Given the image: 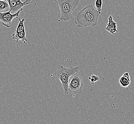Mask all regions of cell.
<instances>
[{
	"instance_id": "1",
	"label": "cell",
	"mask_w": 134,
	"mask_h": 124,
	"mask_svg": "<svg viewBox=\"0 0 134 124\" xmlns=\"http://www.w3.org/2000/svg\"><path fill=\"white\" fill-rule=\"evenodd\" d=\"M101 12H99L92 4L86 6L76 14L75 23L79 28L94 27L97 25L99 16Z\"/></svg>"
},
{
	"instance_id": "2",
	"label": "cell",
	"mask_w": 134,
	"mask_h": 124,
	"mask_svg": "<svg viewBox=\"0 0 134 124\" xmlns=\"http://www.w3.org/2000/svg\"><path fill=\"white\" fill-rule=\"evenodd\" d=\"M79 71V67L78 66L66 67L62 65H59L55 71V75L62 83L65 94H69V83L70 78Z\"/></svg>"
},
{
	"instance_id": "3",
	"label": "cell",
	"mask_w": 134,
	"mask_h": 124,
	"mask_svg": "<svg viewBox=\"0 0 134 124\" xmlns=\"http://www.w3.org/2000/svg\"><path fill=\"white\" fill-rule=\"evenodd\" d=\"M58 4L61 16L59 21L69 22L72 19V13L79 5L80 0H55Z\"/></svg>"
},
{
	"instance_id": "4",
	"label": "cell",
	"mask_w": 134,
	"mask_h": 124,
	"mask_svg": "<svg viewBox=\"0 0 134 124\" xmlns=\"http://www.w3.org/2000/svg\"><path fill=\"white\" fill-rule=\"evenodd\" d=\"M83 75L79 71L70 78L69 83V91L73 94H79L83 87Z\"/></svg>"
},
{
	"instance_id": "5",
	"label": "cell",
	"mask_w": 134,
	"mask_h": 124,
	"mask_svg": "<svg viewBox=\"0 0 134 124\" xmlns=\"http://www.w3.org/2000/svg\"><path fill=\"white\" fill-rule=\"evenodd\" d=\"M23 9L19 11L16 13H11L10 11L5 13H0V22L2 23L3 26L9 28L11 27L12 21L14 18H19V16L21 12Z\"/></svg>"
},
{
	"instance_id": "6",
	"label": "cell",
	"mask_w": 134,
	"mask_h": 124,
	"mask_svg": "<svg viewBox=\"0 0 134 124\" xmlns=\"http://www.w3.org/2000/svg\"><path fill=\"white\" fill-rule=\"evenodd\" d=\"M8 2L11 13L14 14L18 12L19 11L23 9L25 6L29 5L31 3L32 0H26L22 2L21 0H6Z\"/></svg>"
},
{
	"instance_id": "7",
	"label": "cell",
	"mask_w": 134,
	"mask_h": 124,
	"mask_svg": "<svg viewBox=\"0 0 134 124\" xmlns=\"http://www.w3.org/2000/svg\"><path fill=\"white\" fill-rule=\"evenodd\" d=\"M105 29L106 31H108L109 33L112 34L118 32L116 23L114 21L113 18L112 16H109L108 17V23L107 24Z\"/></svg>"
},
{
	"instance_id": "8",
	"label": "cell",
	"mask_w": 134,
	"mask_h": 124,
	"mask_svg": "<svg viewBox=\"0 0 134 124\" xmlns=\"http://www.w3.org/2000/svg\"><path fill=\"white\" fill-rule=\"evenodd\" d=\"M131 83L130 77L129 73H125L119 79V84L122 87H127Z\"/></svg>"
},
{
	"instance_id": "9",
	"label": "cell",
	"mask_w": 134,
	"mask_h": 124,
	"mask_svg": "<svg viewBox=\"0 0 134 124\" xmlns=\"http://www.w3.org/2000/svg\"><path fill=\"white\" fill-rule=\"evenodd\" d=\"M12 38L13 40H15L16 43H18L19 41H21L24 44L28 41L26 37V32L25 31H22L17 34H12Z\"/></svg>"
},
{
	"instance_id": "10",
	"label": "cell",
	"mask_w": 134,
	"mask_h": 124,
	"mask_svg": "<svg viewBox=\"0 0 134 124\" xmlns=\"http://www.w3.org/2000/svg\"><path fill=\"white\" fill-rule=\"evenodd\" d=\"M10 11L9 5L6 0H0V13H5Z\"/></svg>"
},
{
	"instance_id": "11",
	"label": "cell",
	"mask_w": 134,
	"mask_h": 124,
	"mask_svg": "<svg viewBox=\"0 0 134 124\" xmlns=\"http://www.w3.org/2000/svg\"><path fill=\"white\" fill-rule=\"evenodd\" d=\"M18 20L19 21V22L16 29L15 34H17L22 31H25V26H24V22L25 21V19L24 18H23L22 19H21L19 18H18Z\"/></svg>"
},
{
	"instance_id": "12",
	"label": "cell",
	"mask_w": 134,
	"mask_h": 124,
	"mask_svg": "<svg viewBox=\"0 0 134 124\" xmlns=\"http://www.w3.org/2000/svg\"><path fill=\"white\" fill-rule=\"evenodd\" d=\"M102 0H96L95 7L96 10L99 12L102 11Z\"/></svg>"
},
{
	"instance_id": "13",
	"label": "cell",
	"mask_w": 134,
	"mask_h": 124,
	"mask_svg": "<svg viewBox=\"0 0 134 124\" xmlns=\"http://www.w3.org/2000/svg\"><path fill=\"white\" fill-rule=\"evenodd\" d=\"M88 79L90 81V83L91 84H94V83L98 81L99 80V78L98 76L95 75H92L88 78Z\"/></svg>"
}]
</instances>
